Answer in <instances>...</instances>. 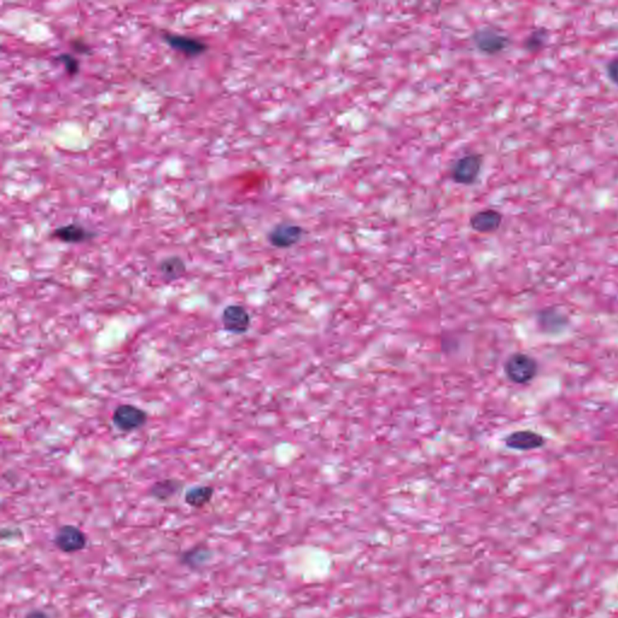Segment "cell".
I'll use <instances>...</instances> for the list:
<instances>
[{
	"label": "cell",
	"instance_id": "obj_1",
	"mask_svg": "<svg viewBox=\"0 0 618 618\" xmlns=\"http://www.w3.org/2000/svg\"><path fill=\"white\" fill-rule=\"evenodd\" d=\"M504 372L507 379L513 384H530L539 373V363L532 355L517 351L506 360Z\"/></svg>",
	"mask_w": 618,
	"mask_h": 618
},
{
	"label": "cell",
	"instance_id": "obj_2",
	"mask_svg": "<svg viewBox=\"0 0 618 618\" xmlns=\"http://www.w3.org/2000/svg\"><path fill=\"white\" fill-rule=\"evenodd\" d=\"M147 422V412L130 403L117 406L113 413L114 425L123 433H132L143 428Z\"/></svg>",
	"mask_w": 618,
	"mask_h": 618
},
{
	"label": "cell",
	"instance_id": "obj_3",
	"mask_svg": "<svg viewBox=\"0 0 618 618\" xmlns=\"http://www.w3.org/2000/svg\"><path fill=\"white\" fill-rule=\"evenodd\" d=\"M472 41L482 53L493 56L505 51L510 45V38L494 28H481L472 35Z\"/></svg>",
	"mask_w": 618,
	"mask_h": 618
},
{
	"label": "cell",
	"instance_id": "obj_4",
	"mask_svg": "<svg viewBox=\"0 0 618 618\" xmlns=\"http://www.w3.org/2000/svg\"><path fill=\"white\" fill-rule=\"evenodd\" d=\"M482 169V157L477 154L460 157L450 170L452 179L457 184L472 185L477 182Z\"/></svg>",
	"mask_w": 618,
	"mask_h": 618
},
{
	"label": "cell",
	"instance_id": "obj_5",
	"mask_svg": "<svg viewBox=\"0 0 618 618\" xmlns=\"http://www.w3.org/2000/svg\"><path fill=\"white\" fill-rule=\"evenodd\" d=\"M53 544L63 553H76L87 545V537L80 528L65 524L57 530Z\"/></svg>",
	"mask_w": 618,
	"mask_h": 618
},
{
	"label": "cell",
	"instance_id": "obj_6",
	"mask_svg": "<svg viewBox=\"0 0 618 618\" xmlns=\"http://www.w3.org/2000/svg\"><path fill=\"white\" fill-rule=\"evenodd\" d=\"M221 323L227 332L243 335L250 328V314L241 304H229L222 311Z\"/></svg>",
	"mask_w": 618,
	"mask_h": 618
},
{
	"label": "cell",
	"instance_id": "obj_7",
	"mask_svg": "<svg viewBox=\"0 0 618 618\" xmlns=\"http://www.w3.org/2000/svg\"><path fill=\"white\" fill-rule=\"evenodd\" d=\"M504 442L510 450L530 452L542 448L546 445V438L532 430H518L505 437Z\"/></svg>",
	"mask_w": 618,
	"mask_h": 618
},
{
	"label": "cell",
	"instance_id": "obj_8",
	"mask_svg": "<svg viewBox=\"0 0 618 618\" xmlns=\"http://www.w3.org/2000/svg\"><path fill=\"white\" fill-rule=\"evenodd\" d=\"M303 232L304 231L301 226L283 222L269 232L268 242L278 249H288L294 247L302 239Z\"/></svg>",
	"mask_w": 618,
	"mask_h": 618
},
{
	"label": "cell",
	"instance_id": "obj_9",
	"mask_svg": "<svg viewBox=\"0 0 618 618\" xmlns=\"http://www.w3.org/2000/svg\"><path fill=\"white\" fill-rule=\"evenodd\" d=\"M163 39L168 43L170 48L175 51L180 52L187 57H196L202 55L207 51V43L202 40L185 36V35L167 34L163 35Z\"/></svg>",
	"mask_w": 618,
	"mask_h": 618
},
{
	"label": "cell",
	"instance_id": "obj_10",
	"mask_svg": "<svg viewBox=\"0 0 618 618\" xmlns=\"http://www.w3.org/2000/svg\"><path fill=\"white\" fill-rule=\"evenodd\" d=\"M502 222V213L494 209H485L472 215L470 226L480 234H493L500 229Z\"/></svg>",
	"mask_w": 618,
	"mask_h": 618
},
{
	"label": "cell",
	"instance_id": "obj_11",
	"mask_svg": "<svg viewBox=\"0 0 618 618\" xmlns=\"http://www.w3.org/2000/svg\"><path fill=\"white\" fill-rule=\"evenodd\" d=\"M52 236L61 242L76 244V243L86 242L88 239H91L95 237V234H92L91 231H88L83 226L70 224V225L62 226V227L55 229Z\"/></svg>",
	"mask_w": 618,
	"mask_h": 618
},
{
	"label": "cell",
	"instance_id": "obj_12",
	"mask_svg": "<svg viewBox=\"0 0 618 618\" xmlns=\"http://www.w3.org/2000/svg\"><path fill=\"white\" fill-rule=\"evenodd\" d=\"M159 271H160L162 277L165 278L166 281H175L185 274L186 264L184 260L179 256H169L165 260L161 261L159 264Z\"/></svg>",
	"mask_w": 618,
	"mask_h": 618
},
{
	"label": "cell",
	"instance_id": "obj_13",
	"mask_svg": "<svg viewBox=\"0 0 618 618\" xmlns=\"http://www.w3.org/2000/svg\"><path fill=\"white\" fill-rule=\"evenodd\" d=\"M182 487V483L180 481L168 478V480L156 482L155 485H152L149 494L159 502H167L174 495H177L180 492Z\"/></svg>",
	"mask_w": 618,
	"mask_h": 618
},
{
	"label": "cell",
	"instance_id": "obj_14",
	"mask_svg": "<svg viewBox=\"0 0 618 618\" xmlns=\"http://www.w3.org/2000/svg\"><path fill=\"white\" fill-rule=\"evenodd\" d=\"M214 495V488L210 485H197L185 493V502L191 507L202 509L208 505Z\"/></svg>",
	"mask_w": 618,
	"mask_h": 618
},
{
	"label": "cell",
	"instance_id": "obj_15",
	"mask_svg": "<svg viewBox=\"0 0 618 618\" xmlns=\"http://www.w3.org/2000/svg\"><path fill=\"white\" fill-rule=\"evenodd\" d=\"M549 32L547 28H536L524 40L523 48L529 53H537L544 50L549 41Z\"/></svg>",
	"mask_w": 618,
	"mask_h": 618
},
{
	"label": "cell",
	"instance_id": "obj_16",
	"mask_svg": "<svg viewBox=\"0 0 618 618\" xmlns=\"http://www.w3.org/2000/svg\"><path fill=\"white\" fill-rule=\"evenodd\" d=\"M208 553L207 551L203 549H195L187 551L185 553H182V562L190 567H197L203 564L206 558L204 554Z\"/></svg>",
	"mask_w": 618,
	"mask_h": 618
},
{
	"label": "cell",
	"instance_id": "obj_17",
	"mask_svg": "<svg viewBox=\"0 0 618 618\" xmlns=\"http://www.w3.org/2000/svg\"><path fill=\"white\" fill-rule=\"evenodd\" d=\"M57 60L61 62V63H63L65 69H67V72H68L70 75H75V74L79 73L80 63H79L78 60H76L75 57L72 56V55H68V53H63L61 56L57 57Z\"/></svg>",
	"mask_w": 618,
	"mask_h": 618
},
{
	"label": "cell",
	"instance_id": "obj_18",
	"mask_svg": "<svg viewBox=\"0 0 618 618\" xmlns=\"http://www.w3.org/2000/svg\"><path fill=\"white\" fill-rule=\"evenodd\" d=\"M606 74L610 81L618 86V57H614L606 65Z\"/></svg>",
	"mask_w": 618,
	"mask_h": 618
},
{
	"label": "cell",
	"instance_id": "obj_19",
	"mask_svg": "<svg viewBox=\"0 0 618 618\" xmlns=\"http://www.w3.org/2000/svg\"><path fill=\"white\" fill-rule=\"evenodd\" d=\"M72 45H73V48L75 51L81 52V53H87V52L90 51V48H88V45H87L85 41H83V40H74L73 43H72Z\"/></svg>",
	"mask_w": 618,
	"mask_h": 618
},
{
	"label": "cell",
	"instance_id": "obj_20",
	"mask_svg": "<svg viewBox=\"0 0 618 618\" xmlns=\"http://www.w3.org/2000/svg\"><path fill=\"white\" fill-rule=\"evenodd\" d=\"M25 618H50L48 614H45L41 610H33L26 614Z\"/></svg>",
	"mask_w": 618,
	"mask_h": 618
}]
</instances>
